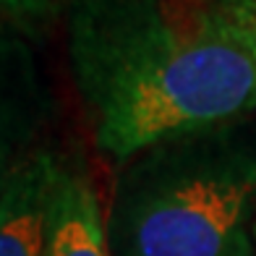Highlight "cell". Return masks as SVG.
Here are the masks:
<instances>
[{
    "label": "cell",
    "mask_w": 256,
    "mask_h": 256,
    "mask_svg": "<svg viewBox=\"0 0 256 256\" xmlns=\"http://www.w3.org/2000/svg\"><path fill=\"white\" fill-rule=\"evenodd\" d=\"M66 32L92 136L115 165L162 138L256 115V60L206 3L76 0Z\"/></svg>",
    "instance_id": "6da1fadb"
},
{
    "label": "cell",
    "mask_w": 256,
    "mask_h": 256,
    "mask_svg": "<svg viewBox=\"0 0 256 256\" xmlns=\"http://www.w3.org/2000/svg\"><path fill=\"white\" fill-rule=\"evenodd\" d=\"M104 222L110 256H254L256 115L123 160Z\"/></svg>",
    "instance_id": "7a4b0ae2"
},
{
    "label": "cell",
    "mask_w": 256,
    "mask_h": 256,
    "mask_svg": "<svg viewBox=\"0 0 256 256\" xmlns=\"http://www.w3.org/2000/svg\"><path fill=\"white\" fill-rule=\"evenodd\" d=\"M58 160L48 146H26L3 157L0 256L48 254V212Z\"/></svg>",
    "instance_id": "3957f363"
},
{
    "label": "cell",
    "mask_w": 256,
    "mask_h": 256,
    "mask_svg": "<svg viewBox=\"0 0 256 256\" xmlns=\"http://www.w3.org/2000/svg\"><path fill=\"white\" fill-rule=\"evenodd\" d=\"M44 256H110L100 196L81 162L68 157L58 160L55 170Z\"/></svg>",
    "instance_id": "277c9868"
},
{
    "label": "cell",
    "mask_w": 256,
    "mask_h": 256,
    "mask_svg": "<svg viewBox=\"0 0 256 256\" xmlns=\"http://www.w3.org/2000/svg\"><path fill=\"white\" fill-rule=\"evenodd\" d=\"M74 3L76 0H0L6 24L26 40H44Z\"/></svg>",
    "instance_id": "5b68a950"
},
{
    "label": "cell",
    "mask_w": 256,
    "mask_h": 256,
    "mask_svg": "<svg viewBox=\"0 0 256 256\" xmlns=\"http://www.w3.org/2000/svg\"><path fill=\"white\" fill-rule=\"evenodd\" d=\"M256 60V0H204Z\"/></svg>",
    "instance_id": "8992f818"
},
{
    "label": "cell",
    "mask_w": 256,
    "mask_h": 256,
    "mask_svg": "<svg viewBox=\"0 0 256 256\" xmlns=\"http://www.w3.org/2000/svg\"><path fill=\"white\" fill-rule=\"evenodd\" d=\"M254 238H256V228H254Z\"/></svg>",
    "instance_id": "52a82bcc"
}]
</instances>
